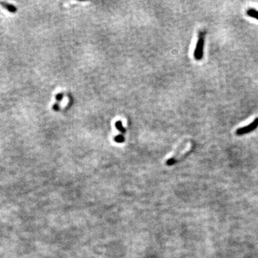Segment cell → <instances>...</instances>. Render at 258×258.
Listing matches in <instances>:
<instances>
[{"mask_svg":"<svg viewBox=\"0 0 258 258\" xmlns=\"http://www.w3.org/2000/svg\"><path fill=\"white\" fill-rule=\"evenodd\" d=\"M204 35H205V32H199V39L197 41L196 49L194 50V59L196 60H201L202 59L204 54Z\"/></svg>","mask_w":258,"mask_h":258,"instance_id":"6da1fadb","label":"cell"},{"mask_svg":"<svg viewBox=\"0 0 258 258\" xmlns=\"http://www.w3.org/2000/svg\"><path fill=\"white\" fill-rule=\"evenodd\" d=\"M186 142H187V140H185V141H184V142H183L182 144L178 147V148H177L176 150L173 153V156L166 160V165H167V166H171V165L174 164L176 162H177V161L180 159V156H181L180 153L181 152L184 150V148L186 147Z\"/></svg>","mask_w":258,"mask_h":258,"instance_id":"7a4b0ae2","label":"cell"},{"mask_svg":"<svg viewBox=\"0 0 258 258\" xmlns=\"http://www.w3.org/2000/svg\"><path fill=\"white\" fill-rule=\"evenodd\" d=\"M257 127H258V118H256L252 123H251L250 124L247 125V126L242 127V128L237 129L236 131V135L238 136H242V135H244V134L249 133H250L251 131H253L254 130H255Z\"/></svg>","mask_w":258,"mask_h":258,"instance_id":"3957f363","label":"cell"},{"mask_svg":"<svg viewBox=\"0 0 258 258\" xmlns=\"http://www.w3.org/2000/svg\"><path fill=\"white\" fill-rule=\"evenodd\" d=\"M247 15L250 16L251 17L255 18V19H258V11L254 9H250V10H247Z\"/></svg>","mask_w":258,"mask_h":258,"instance_id":"277c9868","label":"cell"},{"mask_svg":"<svg viewBox=\"0 0 258 258\" xmlns=\"http://www.w3.org/2000/svg\"><path fill=\"white\" fill-rule=\"evenodd\" d=\"M115 125H116V128H117L120 132H121L122 133H125V129L124 128V127L123 126V124H122V122L121 121H116V123H115Z\"/></svg>","mask_w":258,"mask_h":258,"instance_id":"5b68a950","label":"cell"},{"mask_svg":"<svg viewBox=\"0 0 258 258\" xmlns=\"http://www.w3.org/2000/svg\"><path fill=\"white\" fill-rule=\"evenodd\" d=\"M114 141L117 143H122L124 141V137L122 135H118L114 138Z\"/></svg>","mask_w":258,"mask_h":258,"instance_id":"8992f818","label":"cell"},{"mask_svg":"<svg viewBox=\"0 0 258 258\" xmlns=\"http://www.w3.org/2000/svg\"><path fill=\"white\" fill-rule=\"evenodd\" d=\"M62 94H61V93H60V94H57V95L56 99L57 100H59V101H60V100H62Z\"/></svg>","mask_w":258,"mask_h":258,"instance_id":"52a82bcc","label":"cell"}]
</instances>
